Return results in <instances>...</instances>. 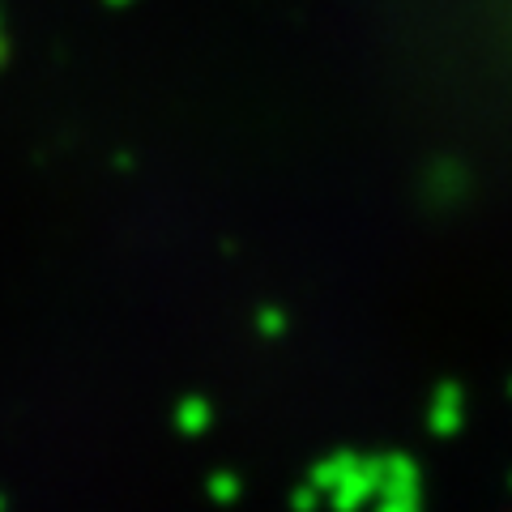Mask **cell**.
<instances>
[{"instance_id": "cell-1", "label": "cell", "mask_w": 512, "mask_h": 512, "mask_svg": "<svg viewBox=\"0 0 512 512\" xmlns=\"http://www.w3.org/2000/svg\"><path fill=\"white\" fill-rule=\"evenodd\" d=\"M376 491H380V457H359L355 470L329 491V504L333 512H359L376 500Z\"/></svg>"}, {"instance_id": "cell-2", "label": "cell", "mask_w": 512, "mask_h": 512, "mask_svg": "<svg viewBox=\"0 0 512 512\" xmlns=\"http://www.w3.org/2000/svg\"><path fill=\"white\" fill-rule=\"evenodd\" d=\"M466 419V397H461V384H440L436 397H431V410H427V427L436 431V436H453Z\"/></svg>"}, {"instance_id": "cell-3", "label": "cell", "mask_w": 512, "mask_h": 512, "mask_svg": "<svg viewBox=\"0 0 512 512\" xmlns=\"http://www.w3.org/2000/svg\"><path fill=\"white\" fill-rule=\"evenodd\" d=\"M376 495H419V466L406 453L380 457V491Z\"/></svg>"}, {"instance_id": "cell-4", "label": "cell", "mask_w": 512, "mask_h": 512, "mask_svg": "<svg viewBox=\"0 0 512 512\" xmlns=\"http://www.w3.org/2000/svg\"><path fill=\"white\" fill-rule=\"evenodd\" d=\"M355 461H359V453H329L325 461H316V466H312L308 483H312L320 495H329V491L338 487L350 470H355Z\"/></svg>"}, {"instance_id": "cell-5", "label": "cell", "mask_w": 512, "mask_h": 512, "mask_svg": "<svg viewBox=\"0 0 512 512\" xmlns=\"http://www.w3.org/2000/svg\"><path fill=\"white\" fill-rule=\"evenodd\" d=\"M214 423V410L205 397H184L180 406H175V427L184 431V436H205Z\"/></svg>"}, {"instance_id": "cell-6", "label": "cell", "mask_w": 512, "mask_h": 512, "mask_svg": "<svg viewBox=\"0 0 512 512\" xmlns=\"http://www.w3.org/2000/svg\"><path fill=\"white\" fill-rule=\"evenodd\" d=\"M205 491H210V500H214V504H235L239 495H244V483H239V474L218 470L214 478H205Z\"/></svg>"}, {"instance_id": "cell-7", "label": "cell", "mask_w": 512, "mask_h": 512, "mask_svg": "<svg viewBox=\"0 0 512 512\" xmlns=\"http://www.w3.org/2000/svg\"><path fill=\"white\" fill-rule=\"evenodd\" d=\"M256 333H261V338H282L286 333V316H282V308H261L256 312Z\"/></svg>"}, {"instance_id": "cell-8", "label": "cell", "mask_w": 512, "mask_h": 512, "mask_svg": "<svg viewBox=\"0 0 512 512\" xmlns=\"http://www.w3.org/2000/svg\"><path fill=\"white\" fill-rule=\"evenodd\" d=\"M320 508V491L312 483H299L291 495V512H316Z\"/></svg>"}, {"instance_id": "cell-9", "label": "cell", "mask_w": 512, "mask_h": 512, "mask_svg": "<svg viewBox=\"0 0 512 512\" xmlns=\"http://www.w3.org/2000/svg\"><path fill=\"white\" fill-rule=\"evenodd\" d=\"M376 512H419V495H380Z\"/></svg>"}, {"instance_id": "cell-10", "label": "cell", "mask_w": 512, "mask_h": 512, "mask_svg": "<svg viewBox=\"0 0 512 512\" xmlns=\"http://www.w3.org/2000/svg\"><path fill=\"white\" fill-rule=\"evenodd\" d=\"M107 5H133V0H107Z\"/></svg>"}, {"instance_id": "cell-11", "label": "cell", "mask_w": 512, "mask_h": 512, "mask_svg": "<svg viewBox=\"0 0 512 512\" xmlns=\"http://www.w3.org/2000/svg\"><path fill=\"white\" fill-rule=\"evenodd\" d=\"M0 64H5V39H0Z\"/></svg>"}, {"instance_id": "cell-12", "label": "cell", "mask_w": 512, "mask_h": 512, "mask_svg": "<svg viewBox=\"0 0 512 512\" xmlns=\"http://www.w3.org/2000/svg\"><path fill=\"white\" fill-rule=\"evenodd\" d=\"M9 508V500H5V495H0V512H5Z\"/></svg>"}, {"instance_id": "cell-13", "label": "cell", "mask_w": 512, "mask_h": 512, "mask_svg": "<svg viewBox=\"0 0 512 512\" xmlns=\"http://www.w3.org/2000/svg\"><path fill=\"white\" fill-rule=\"evenodd\" d=\"M508 393H512V380H508Z\"/></svg>"}]
</instances>
